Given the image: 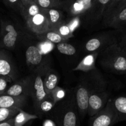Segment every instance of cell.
Segmentation results:
<instances>
[{
	"label": "cell",
	"mask_w": 126,
	"mask_h": 126,
	"mask_svg": "<svg viewBox=\"0 0 126 126\" xmlns=\"http://www.w3.org/2000/svg\"><path fill=\"white\" fill-rule=\"evenodd\" d=\"M49 114L56 126H80L75 89L67 91L65 97L55 103Z\"/></svg>",
	"instance_id": "1"
},
{
	"label": "cell",
	"mask_w": 126,
	"mask_h": 126,
	"mask_svg": "<svg viewBox=\"0 0 126 126\" xmlns=\"http://www.w3.org/2000/svg\"><path fill=\"white\" fill-rule=\"evenodd\" d=\"M91 89L88 100V114L93 116L105 108L109 99L110 92L107 89V82L97 68L89 71Z\"/></svg>",
	"instance_id": "2"
},
{
	"label": "cell",
	"mask_w": 126,
	"mask_h": 126,
	"mask_svg": "<svg viewBox=\"0 0 126 126\" xmlns=\"http://www.w3.org/2000/svg\"><path fill=\"white\" fill-rule=\"evenodd\" d=\"M96 60L106 72L126 75V51L119 42L100 52Z\"/></svg>",
	"instance_id": "3"
},
{
	"label": "cell",
	"mask_w": 126,
	"mask_h": 126,
	"mask_svg": "<svg viewBox=\"0 0 126 126\" xmlns=\"http://www.w3.org/2000/svg\"><path fill=\"white\" fill-rule=\"evenodd\" d=\"M23 39L21 28L9 18H0V48L13 50Z\"/></svg>",
	"instance_id": "4"
},
{
	"label": "cell",
	"mask_w": 126,
	"mask_h": 126,
	"mask_svg": "<svg viewBox=\"0 0 126 126\" xmlns=\"http://www.w3.org/2000/svg\"><path fill=\"white\" fill-rule=\"evenodd\" d=\"M74 89L80 118L84 119L88 114V100L91 89V81L89 72L84 73Z\"/></svg>",
	"instance_id": "5"
},
{
	"label": "cell",
	"mask_w": 126,
	"mask_h": 126,
	"mask_svg": "<svg viewBox=\"0 0 126 126\" xmlns=\"http://www.w3.org/2000/svg\"><path fill=\"white\" fill-rule=\"evenodd\" d=\"M95 1V0H67L63 1L61 9L66 12L69 18L80 17L86 24Z\"/></svg>",
	"instance_id": "6"
},
{
	"label": "cell",
	"mask_w": 126,
	"mask_h": 126,
	"mask_svg": "<svg viewBox=\"0 0 126 126\" xmlns=\"http://www.w3.org/2000/svg\"><path fill=\"white\" fill-rule=\"evenodd\" d=\"M50 66L49 63L46 62L33 71L32 84L31 88L30 97L33 102V107L35 110L42 101L45 99L49 95L46 92L43 84L44 75Z\"/></svg>",
	"instance_id": "7"
},
{
	"label": "cell",
	"mask_w": 126,
	"mask_h": 126,
	"mask_svg": "<svg viewBox=\"0 0 126 126\" xmlns=\"http://www.w3.org/2000/svg\"><path fill=\"white\" fill-rule=\"evenodd\" d=\"M119 122L118 114L110 98L105 108L90 117L88 126H113Z\"/></svg>",
	"instance_id": "8"
},
{
	"label": "cell",
	"mask_w": 126,
	"mask_h": 126,
	"mask_svg": "<svg viewBox=\"0 0 126 126\" xmlns=\"http://www.w3.org/2000/svg\"><path fill=\"white\" fill-rule=\"evenodd\" d=\"M119 38L111 32L101 33L91 37L84 44V51L87 54L93 52H100L111 44L117 43Z\"/></svg>",
	"instance_id": "9"
},
{
	"label": "cell",
	"mask_w": 126,
	"mask_h": 126,
	"mask_svg": "<svg viewBox=\"0 0 126 126\" xmlns=\"http://www.w3.org/2000/svg\"><path fill=\"white\" fill-rule=\"evenodd\" d=\"M32 75L26 76L19 80L14 81L11 86L8 87L5 94L16 97H30L32 88Z\"/></svg>",
	"instance_id": "10"
},
{
	"label": "cell",
	"mask_w": 126,
	"mask_h": 126,
	"mask_svg": "<svg viewBox=\"0 0 126 126\" xmlns=\"http://www.w3.org/2000/svg\"><path fill=\"white\" fill-rule=\"evenodd\" d=\"M0 76L8 77L13 82L17 81L18 71L6 49L0 48Z\"/></svg>",
	"instance_id": "11"
},
{
	"label": "cell",
	"mask_w": 126,
	"mask_h": 126,
	"mask_svg": "<svg viewBox=\"0 0 126 126\" xmlns=\"http://www.w3.org/2000/svg\"><path fill=\"white\" fill-rule=\"evenodd\" d=\"M25 21L28 30L35 35L50 30L49 22L42 10V12L27 18Z\"/></svg>",
	"instance_id": "12"
},
{
	"label": "cell",
	"mask_w": 126,
	"mask_h": 126,
	"mask_svg": "<svg viewBox=\"0 0 126 126\" xmlns=\"http://www.w3.org/2000/svg\"><path fill=\"white\" fill-rule=\"evenodd\" d=\"M25 60L28 67L35 70L48 62L44 60V56L37 45H29L25 50Z\"/></svg>",
	"instance_id": "13"
},
{
	"label": "cell",
	"mask_w": 126,
	"mask_h": 126,
	"mask_svg": "<svg viewBox=\"0 0 126 126\" xmlns=\"http://www.w3.org/2000/svg\"><path fill=\"white\" fill-rule=\"evenodd\" d=\"M111 0H95L86 25H93L102 20L104 11Z\"/></svg>",
	"instance_id": "14"
},
{
	"label": "cell",
	"mask_w": 126,
	"mask_h": 126,
	"mask_svg": "<svg viewBox=\"0 0 126 126\" xmlns=\"http://www.w3.org/2000/svg\"><path fill=\"white\" fill-rule=\"evenodd\" d=\"M27 97H16L4 94L0 95V108H22L25 107Z\"/></svg>",
	"instance_id": "15"
},
{
	"label": "cell",
	"mask_w": 126,
	"mask_h": 126,
	"mask_svg": "<svg viewBox=\"0 0 126 126\" xmlns=\"http://www.w3.org/2000/svg\"><path fill=\"white\" fill-rule=\"evenodd\" d=\"M98 54L99 52H98L87 54L82 59L81 61L77 64V65L75 68H74L73 71L86 73L96 69L95 63H96Z\"/></svg>",
	"instance_id": "16"
},
{
	"label": "cell",
	"mask_w": 126,
	"mask_h": 126,
	"mask_svg": "<svg viewBox=\"0 0 126 126\" xmlns=\"http://www.w3.org/2000/svg\"><path fill=\"white\" fill-rule=\"evenodd\" d=\"M126 6V0H111L105 8L103 16V24Z\"/></svg>",
	"instance_id": "17"
},
{
	"label": "cell",
	"mask_w": 126,
	"mask_h": 126,
	"mask_svg": "<svg viewBox=\"0 0 126 126\" xmlns=\"http://www.w3.org/2000/svg\"><path fill=\"white\" fill-rule=\"evenodd\" d=\"M59 81V77L58 73L49 67L46 72L43 79L44 90L48 95H50L52 91L58 86Z\"/></svg>",
	"instance_id": "18"
},
{
	"label": "cell",
	"mask_w": 126,
	"mask_h": 126,
	"mask_svg": "<svg viewBox=\"0 0 126 126\" xmlns=\"http://www.w3.org/2000/svg\"><path fill=\"white\" fill-rule=\"evenodd\" d=\"M104 25L107 27L114 28L116 31L126 25V6Z\"/></svg>",
	"instance_id": "19"
},
{
	"label": "cell",
	"mask_w": 126,
	"mask_h": 126,
	"mask_svg": "<svg viewBox=\"0 0 126 126\" xmlns=\"http://www.w3.org/2000/svg\"><path fill=\"white\" fill-rule=\"evenodd\" d=\"M49 23L50 29L54 28L64 20V14L59 8L42 9Z\"/></svg>",
	"instance_id": "20"
},
{
	"label": "cell",
	"mask_w": 126,
	"mask_h": 126,
	"mask_svg": "<svg viewBox=\"0 0 126 126\" xmlns=\"http://www.w3.org/2000/svg\"><path fill=\"white\" fill-rule=\"evenodd\" d=\"M112 102L118 114L119 122L126 121V93L112 98Z\"/></svg>",
	"instance_id": "21"
},
{
	"label": "cell",
	"mask_w": 126,
	"mask_h": 126,
	"mask_svg": "<svg viewBox=\"0 0 126 126\" xmlns=\"http://www.w3.org/2000/svg\"><path fill=\"white\" fill-rule=\"evenodd\" d=\"M42 9L34 1H33L27 4L22 6L19 13L25 20L27 18L42 12Z\"/></svg>",
	"instance_id": "22"
},
{
	"label": "cell",
	"mask_w": 126,
	"mask_h": 126,
	"mask_svg": "<svg viewBox=\"0 0 126 126\" xmlns=\"http://www.w3.org/2000/svg\"><path fill=\"white\" fill-rule=\"evenodd\" d=\"M36 36H37V38L39 40L49 41L51 42L52 43L54 44H57L58 43L67 41L63 36H61L59 33L51 29L43 33L37 34Z\"/></svg>",
	"instance_id": "23"
},
{
	"label": "cell",
	"mask_w": 126,
	"mask_h": 126,
	"mask_svg": "<svg viewBox=\"0 0 126 126\" xmlns=\"http://www.w3.org/2000/svg\"><path fill=\"white\" fill-rule=\"evenodd\" d=\"M38 118V116L37 114H30L27 113L22 109H20L19 113L14 118V126H23L30 121L35 119Z\"/></svg>",
	"instance_id": "24"
},
{
	"label": "cell",
	"mask_w": 126,
	"mask_h": 126,
	"mask_svg": "<svg viewBox=\"0 0 126 126\" xmlns=\"http://www.w3.org/2000/svg\"><path fill=\"white\" fill-rule=\"evenodd\" d=\"M54 103L51 96L49 95L47 98L40 102L38 107L35 110V112L38 116H43L44 114H49L54 107Z\"/></svg>",
	"instance_id": "25"
},
{
	"label": "cell",
	"mask_w": 126,
	"mask_h": 126,
	"mask_svg": "<svg viewBox=\"0 0 126 126\" xmlns=\"http://www.w3.org/2000/svg\"><path fill=\"white\" fill-rule=\"evenodd\" d=\"M51 30H53L56 32L66 40H68L70 38L74 37V33L72 32L70 28H69V25L65 22V20H64L59 24H58V25L54 27V28H51Z\"/></svg>",
	"instance_id": "26"
},
{
	"label": "cell",
	"mask_w": 126,
	"mask_h": 126,
	"mask_svg": "<svg viewBox=\"0 0 126 126\" xmlns=\"http://www.w3.org/2000/svg\"><path fill=\"white\" fill-rule=\"evenodd\" d=\"M56 48L61 54L66 55H73L76 54L77 52L75 46L65 41L57 44Z\"/></svg>",
	"instance_id": "27"
},
{
	"label": "cell",
	"mask_w": 126,
	"mask_h": 126,
	"mask_svg": "<svg viewBox=\"0 0 126 126\" xmlns=\"http://www.w3.org/2000/svg\"><path fill=\"white\" fill-rule=\"evenodd\" d=\"M42 9H61L63 1L61 0H33Z\"/></svg>",
	"instance_id": "28"
},
{
	"label": "cell",
	"mask_w": 126,
	"mask_h": 126,
	"mask_svg": "<svg viewBox=\"0 0 126 126\" xmlns=\"http://www.w3.org/2000/svg\"><path fill=\"white\" fill-rule=\"evenodd\" d=\"M21 108H0V123L14 118Z\"/></svg>",
	"instance_id": "29"
},
{
	"label": "cell",
	"mask_w": 126,
	"mask_h": 126,
	"mask_svg": "<svg viewBox=\"0 0 126 126\" xmlns=\"http://www.w3.org/2000/svg\"><path fill=\"white\" fill-rule=\"evenodd\" d=\"M41 41L38 43L37 46L43 55L50 53L54 48V44L47 40H40Z\"/></svg>",
	"instance_id": "30"
},
{
	"label": "cell",
	"mask_w": 126,
	"mask_h": 126,
	"mask_svg": "<svg viewBox=\"0 0 126 126\" xmlns=\"http://www.w3.org/2000/svg\"><path fill=\"white\" fill-rule=\"evenodd\" d=\"M67 94V91L63 87L57 86L51 92L50 95L53 99L54 103H56L59 101L63 100Z\"/></svg>",
	"instance_id": "31"
},
{
	"label": "cell",
	"mask_w": 126,
	"mask_h": 126,
	"mask_svg": "<svg viewBox=\"0 0 126 126\" xmlns=\"http://www.w3.org/2000/svg\"><path fill=\"white\" fill-rule=\"evenodd\" d=\"M65 22L67 23L72 32L74 33V32L77 29H78L80 25L82 24V20L80 17H74L69 18L67 20H65Z\"/></svg>",
	"instance_id": "32"
},
{
	"label": "cell",
	"mask_w": 126,
	"mask_h": 126,
	"mask_svg": "<svg viewBox=\"0 0 126 126\" xmlns=\"http://www.w3.org/2000/svg\"><path fill=\"white\" fill-rule=\"evenodd\" d=\"M4 4L11 9L19 12L22 4L21 0H2Z\"/></svg>",
	"instance_id": "33"
},
{
	"label": "cell",
	"mask_w": 126,
	"mask_h": 126,
	"mask_svg": "<svg viewBox=\"0 0 126 126\" xmlns=\"http://www.w3.org/2000/svg\"><path fill=\"white\" fill-rule=\"evenodd\" d=\"M12 82L13 81L9 78L0 76V95L5 94L6 90L8 88V84Z\"/></svg>",
	"instance_id": "34"
},
{
	"label": "cell",
	"mask_w": 126,
	"mask_h": 126,
	"mask_svg": "<svg viewBox=\"0 0 126 126\" xmlns=\"http://www.w3.org/2000/svg\"><path fill=\"white\" fill-rule=\"evenodd\" d=\"M14 119L13 118L8 119L6 121L1 123H0V126H14Z\"/></svg>",
	"instance_id": "35"
},
{
	"label": "cell",
	"mask_w": 126,
	"mask_h": 126,
	"mask_svg": "<svg viewBox=\"0 0 126 126\" xmlns=\"http://www.w3.org/2000/svg\"><path fill=\"white\" fill-rule=\"evenodd\" d=\"M119 33V37L120 38H126V25L121 28L119 30H117Z\"/></svg>",
	"instance_id": "36"
},
{
	"label": "cell",
	"mask_w": 126,
	"mask_h": 126,
	"mask_svg": "<svg viewBox=\"0 0 126 126\" xmlns=\"http://www.w3.org/2000/svg\"><path fill=\"white\" fill-rule=\"evenodd\" d=\"M43 126H56V125L52 119H46L43 121Z\"/></svg>",
	"instance_id": "37"
},
{
	"label": "cell",
	"mask_w": 126,
	"mask_h": 126,
	"mask_svg": "<svg viewBox=\"0 0 126 126\" xmlns=\"http://www.w3.org/2000/svg\"><path fill=\"white\" fill-rule=\"evenodd\" d=\"M119 44L121 47L126 51V38H119Z\"/></svg>",
	"instance_id": "38"
},
{
	"label": "cell",
	"mask_w": 126,
	"mask_h": 126,
	"mask_svg": "<svg viewBox=\"0 0 126 126\" xmlns=\"http://www.w3.org/2000/svg\"><path fill=\"white\" fill-rule=\"evenodd\" d=\"M33 1V0H21V2H22V6H23V5H26L27 4L30 3V2H31Z\"/></svg>",
	"instance_id": "39"
}]
</instances>
